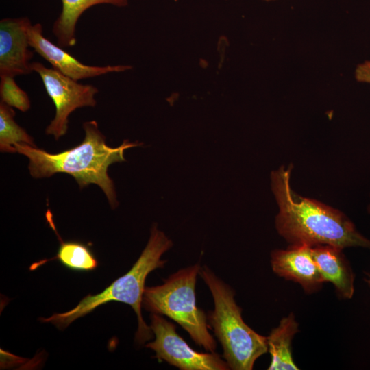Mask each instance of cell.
<instances>
[{
  "label": "cell",
  "instance_id": "1",
  "mask_svg": "<svg viewBox=\"0 0 370 370\" xmlns=\"http://www.w3.org/2000/svg\"><path fill=\"white\" fill-rule=\"evenodd\" d=\"M292 170L290 164L271 173V190L278 207L275 226L279 235L290 245L370 249V239L343 212L292 188Z\"/></svg>",
  "mask_w": 370,
  "mask_h": 370
},
{
  "label": "cell",
  "instance_id": "2",
  "mask_svg": "<svg viewBox=\"0 0 370 370\" xmlns=\"http://www.w3.org/2000/svg\"><path fill=\"white\" fill-rule=\"evenodd\" d=\"M85 136L78 145L51 153L36 146L25 143L15 145L18 153L29 159L28 169L34 178L49 177L57 173L73 176L80 188L90 184L98 185L104 192L112 208L118 206L113 181L108 173V166L125 160L124 151L141 145L139 142L124 140L116 147L106 143V136L96 121L84 123Z\"/></svg>",
  "mask_w": 370,
  "mask_h": 370
},
{
  "label": "cell",
  "instance_id": "3",
  "mask_svg": "<svg viewBox=\"0 0 370 370\" xmlns=\"http://www.w3.org/2000/svg\"><path fill=\"white\" fill-rule=\"evenodd\" d=\"M173 246V242L163 232L153 224L149 239L140 256L130 270L114 280L102 292L96 295H88L70 310L54 313L48 318L42 317L40 321L50 323L60 330H64L76 319L81 318L97 307L110 301H119L130 305L136 312L138 329L135 341L140 345L153 338V333L144 321L141 312L143 297L145 281L153 271L163 268L166 260L162 256Z\"/></svg>",
  "mask_w": 370,
  "mask_h": 370
},
{
  "label": "cell",
  "instance_id": "4",
  "mask_svg": "<svg viewBox=\"0 0 370 370\" xmlns=\"http://www.w3.org/2000/svg\"><path fill=\"white\" fill-rule=\"evenodd\" d=\"M199 275L209 288L214 308L207 319L223 348V357L230 369L251 370L256 360L268 352L267 336H262L243 321L242 309L235 301V291L207 266Z\"/></svg>",
  "mask_w": 370,
  "mask_h": 370
},
{
  "label": "cell",
  "instance_id": "5",
  "mask_svg": "<svg viewBox=\"0 0 370 370\" xmlns=\"http://www.w3.org/2000/svg\"><path fill=\"white\" fill-rule=\"evenodd\" d=\"M199 263L181 269L160 285L146 286L142 306L151 312L164 315L186 330L195 343L210 352L217 343L209 332L207 315L196 304V282Z\"/></svg>",
  "mask_w": 370,
  "mask_h": 370
},
{
  "label": "cell",
  "instance_id": "6",
  "mask_svg": "<svg viewBox=\"0 0 370 370\" xmlns=\"http://www.w3.org/2000/svg\"><path fill=\"white\" fill-rule=\"evenodd\" d=\"M31 66L32 71L40 77L47 93L55 105V116L45 132L58 140L66 133L69 117L73 111L96 106L95 95L98 88L92 84L79 83L39 62H32Z\"/></svg>",
  "mask_w": 370,
  "mask_h": 370
},
{
  "label": "cell",
  "instance_id": "7",
  "mask_svg": "<svg viewBox=\"0 0 370 370\" xmlns=\"http://www.w3.org/2000/svg\"><path fill=\"white\" fill-rule=\"evenodd\" d=\"M150 320L155 339L145 347L154 351V358L181 370L230 369L226 361L215 352L203 353L191 348L177 333L175 325L162 315L151 313Z\"/></svg>",
  "mask_w": 370,
  "mask_h": 370
},
{
  "label": "cell",
  "instance_id": "8",
  "mask_svg": "<svg viewBox=\"0 0 370 370\" xmlns=\"http://www.w3.org/2000/svg\"><path fill=\"white\" fill-rule=\"evenodd\" d=\"M28 38L31 48L47 61L52 68L76 81L130 69L127 65L92 66L81 62L62 47L47 38L43 34L42 25L39 23L30 25Z\"/></svg>",
  "mask_w": 370,
  "mask_h": 370
},
{
  "label": "cell",
  "instance_id": "9",
  "mask_svg": "<svg viewBox=\"0 0 370 370\" xmlns=\"http://www.w3.org/2000/svg\"><path fill=\"white\" fill-rule=\"evenodd\" d=\"M31 20L26 16L4 18L0 21V76L28 75L32 73L28 28Z\"/></svg>",
  "mask_w": 370,
  "mask_h": 370
},
{
  "label": "cell",
  "instance_id": "10",
  "mask_svg": "<svg viewBox=\"0 0 370 370\" xmlns=\"http://www.w3.org/2000/svg\"><path fill=\"white\" fill-rule=\"evenodd\" d=\"M271 264L276 275L298 283L307 293L318 291L324 283L310 246L290 245L286 249L273 250Z\"/></svg>",
  "mask_w": 370,
  "mask_h": 370
},
{
  "label": "cell",
  "instance_id": "11",
  "mask_svg": "<svg viewBox=\"0 0 370 370\" xmlns=\"http://www.w3.org/2000/svg\"><path fill=\"white\" fill-rule=\"evenodd\" d=\"M343 250L325 245L312 247L314 260L324 282L332 283L340 298L349 299L355 291V275Z\"/></svg>",
  "mask_w": 370,
  "mask_h": 370
},
{
  "label": "cell",
  "instance_id": "12",
  "mask_svg": "<svg viewBox=\"0 0 370 370\" xmlns=\"http://www.w3.org/2000/svg\"><path fill=\"white\" fill-rule=\"evenodd\" d=\"M61 3L62 10L53 22L52 33L57 44L67 48L73 47L77 43V23L85 11L101 4L123 8L128 5V0H61Z\"/></svg>",
  "mask_w": 370,
  "mask_h": 370
},
{
  "label": "cell",
  "instance_id": "13",
  "mask_svg": "<svg viewBox=\"0 0 370 370\" xmlns=\"http://www.w3.org/2000/svg\"><path fill=\"white\" fill-rule=\"evenodd\" d=\"M299 332V324L293 313L283 317L279 325L267 336L268 352L271 355L269 370L299 369L293 360L291 343Z\"/></svg>",
  "mask_w": 370,
  "mask_h": 370
},
{
  "label": "cell",
  "instance_id": "14",
  "mask_svg": "<svg viewBox=\"0 0 370 370\" xmlns=\"http://www.w3.org/2000/svg\"><path fill=\"white\" fill-rule=\"evenodd\" d=\"M51 214L48 210L47 219L56 232L60 245L57 255L49 259H44L32 264L29 269L34 270L49 261L57 260L67 269L75 271H91L98 267V261L92 250L84 243L76 241H64L56 231Z\"/></svg>",
  "mask_w": 370,
  "mask_h": 370
},
{
  "label": "cell",
  "instance_id": "15",
  "mask_svg": "<svg viewBox=\"0 0 370 370\" xmlns=\"http://www.w3.org/2000/svg\"><path fill=\"white\" fill-rule=\"evenodd\" d=\"M13 108L0 102V149L1 152H17L15 145L25 143L36 146L32 137L14 120Z\"/></svg>",
  "mask_w": 370,
  "mask_h": 370
},
{
  "label": "cell",
  "instance_id": "16",
  "mask_svg": "<svg viewBox=\"0 0 370 370\" xmlns=\"http://www.w3.org/2000/svg\"><path fill=\"white\" fill-rule=\"evenodd\" d=\"M1 101L21 112H27L31 107V101L27 93L16 82L11 76H0Z\"/></svg>",
  "mask_w": 370,
  "mask_h": 370
},
{
  "label": "cell",
  "instance_id": "17",
  "mask_svg": "<svg viewBox=\"0 0 370 370\" xmlns=\"http://www.w3.org/2000/svg\"><path fill=\"white\" fill-rule=\"evenodd\" d=\"M355 78L360 82L370 83V60L357 65Z\"/></svg>",
  "mask_w": 370,
  "mask_h": 370
},
{
  "label": "cell",
  "instance_id": "18",
  "mask_svg": "<svg viewBox=\"0 0 370 370\" xmlns=\"http://www.w3.org/2000/svg\"><path fill=\"white\" fill-rule=\"evenodd\" d=\"M364 280L367 284V285L370 287V273L367 272L365 274Z\"/></svg>",
  "mask_w": 370,
  "mask_h": 370
},
{
  "label": "cell",
  "instance_id": "19",
  "mask_svg": "<svg viewBox=\"0 0 370 370\" xmlns=\"http://www.w3.org/2000/svg\"><path fill=\"white\" fill-rule=\"evenodd\" d=\"M369 198H370V196H369ZM367 212L369 214H370V201H369V203L367 206Z\"/></svg>",
  "mask_w": 370,
  "mask_h": 370
},
{
  "label": "cell",
  "instance_id": "20",
  "mask_svg": "<svg viewBox=\"0 0 370 370\" xmlns=\"http://www.w3.org/2000/svg\"><path fill=\"white\" fill-rule=\"evenodd\" d=\"M265 1H274V0H265Z\"/></svg>",
  "mask_w": 370,
  "mask_h": 370
}]
</instances>
